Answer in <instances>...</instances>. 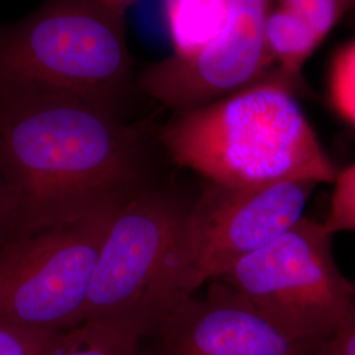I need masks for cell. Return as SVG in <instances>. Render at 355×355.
I'll return each instance as SVG.
<instances>
[{
  "label": "cell",
  "instance_id": "ba28073f",
  "mask_svg": "<svg viewBox=\"0 0 355 355\" xmlns=\"http://www.w3.org/2000/svg\"><path fill=\"white\" fill-rule=\"evenodd\" d=\"M315 187L316 184L306 182L252 187L208 183L187 209L183 279L186 297L303 218Z\"/></svg>",
  "mask_w": 355,
  "mask_h": 355
},
{
  "label": "cell",
  "instance_id": "9a60e30c",
  "mask_svg": "<svg viewBox=\"0 0 355 355\" xmlns=\"http://www.w3.org/2000/svg\"><path fill=\"white\" fill-rule=\"evenodd\" d=\"M57 334L0 322V355H44Z\"/></svg>",
  "mask_w": 355,
  "mask_h": 355
},
{
  "label": "cell",
  "instance_id": "ac0fdd59",
  "mask_svg": "<svg viewBox=\"0 0 355 355\" xmlns=\"http://www.w3.org/2000/svg\"><path fill=\"white\" fill-rule=\"evenodd\" d=\"M105 4L108 7H111L116 12L121 13V15H125L128 8L135 4L136 1L139 0H104Z\"/></svg>",
  "mask_w": 355,
  "mask_h": 355
},
{
  "label": "cell",
  "instance_id": "6da1fadb",
  "mask_svg": "<svg viewBox=\"0 0 355 355\" xmlns=\"http://www.w3.org/2000/svg\"><path fill=\"white\" fill-rule=\"evenodd\" d=\"M149 158L145 133L120 112L55 91L0 89L8 240L119 208L144 191Z\"/></svg>",
  "mask_w": 355,
  "mask_h": 355
},
{
  "label": "cell",
  "instance_id": "e0dca14e",
  "mask_svg": "<svg viewBox=\"0 0 355 355\" xmlns=\"http://www.w3.org/2000/svg\"><path fill=\"white\" fill-rule=\"evenodd\" d=\"M10 236V217H8V204L6 198L4 184L0 175V243L7 241Z\"/></svg>",
  "mask_w": 355,
  "mask_h": 355
},
{
  "label": "cell",
  "instance_id": "8fae6325",
  "mask_svg": "<svg viewBox=\"0 0 355 355\" xmlns=\"http://www.w3.org/2000/svg\"><path fill=\"white\" fill-rule=\"evenodd\" d=\"M141 338L125 325L89 320L58 333L44 355H140Z\"/></svg>",
  "mask_w": 355,
  "mask_h": 355
},
{
  "label": "cell",
  "instance_id": "30bf717a",
  "mask_svg": "<svg viewBox=\"0 0 355 355\" xmlns=\"http://www.w3.org/2000/svg\"><path fill=\"white\" fill-rule=\"evenodd\" d=\"M263 36L270 64H277V76L293 87L321 38L299 15L282 4L267 13Z\"/></svg>",
  "mask_w": 355,
  "mask_h": 355
},
{
  "label": "cell",
  "instance_id": "d6986e66",
  "mask_svg": "<svg viewBox=\"0 0 355 355\" xmlns=\"http://www.w3.org/2000/svg\"><path fill=\"white\" fill-rule=\"evenodd\" d=\"M354 284H355V283H354Z\"/></svg>",
  "mask_w": 355,
  "mask_h": 355
},
{
  "label": "cell",
  "instance_id": "277c9868",
  "mask_svg": "<svg viewBox=\"0 0 355 355\" xmlns=\"http://www.w3.org/2000/svg\"><path fill=\"white\" fill-rule=\"evenodd\" d=\"M270 0H165L173 51L137 76V89L174 114L265 78Z\"/></svg>",
  "mask_w": 355,
  "mask_h": 355
},
{
  "label": "cell",
  "instance_id": "5bb4252c",
  "mask_svg": "<svg viewBox=\"0 0 355 355\" xmlns=\"http://www.w3.org/2000/svg\"><path fill=\"white\" fill-rule=\"evenodd\" d=\"M333 183L329 214L324 223L333 234L355 232V164L338 171Z\"/></svg>",
  "mask_w": 355,
  "mask_h": 355
},
{
  "label": "cell",
  "instance_id": "5b68a950",
  "mask_svg": "<svg viewBox=\"0 0 355 355\" xmlns=\"http://www.w3.org/2000/svg\"><path fill=\"white\" fill-rule=\"evenodd\" d=\"M187 209L162 192L141 191L112 217L89 283L83 322L110 321L155 331L186 297Z\"/></svg>",
  "mask_w": 355,
  "mask_h": 355
},
{
  "label": "cell",
  "instance_id": "9c48e42d",
  "mask_svg": "<svg viewBox=\"0 0 355 355\" xmlns=\"http://www.w3.org/2000/svg\"><path fill=\"white\" fill-rule=\"evenodd\" d=\"M161 355H311L318 343L292 333L220 282L182 299L155 330Z\"/></svg>",
  "mask_w": 355,
  "mask_h": 355
},
{
  "label": "cell",
  "instance_id": "7a4b0ae2",
  "mask_svg": "<svg viewBox=\"0 0 355 355\" xmlns=\"http://www.w3.org/2000/svg\"><path fill=\"white\" fill-rule=\"evenodd\" d=\"M158 144L180 167L228 187L333 183L337 167L278 76L174 116Z\"/></svg>",
  "mask_w": 355,
  "mask_h": 355
},
{
  "label": "cell",
  "instance_id": "7c38bea8",
  "mask_svg": "<svg viewBox=\"0 0 355 355\" xmlns=\"http://www.w3.org/2000/svg\"><path fill=\"white\" fill-rule=\"evenodd\" d=\"M329 89L334 108L355 125V41L337 53L330 70Z\"/></svg>",
  "mask_w": 355,
  "mask_h": 355
},
{
  "label": "cell",
  "instance_id": "4fadbf2b",
  "mask_svg": "<svg viewBox=\"0 0 355 355\" xmlns=\"http://www.w3.org/2000/svg\"><path fill=\"white\" fill-rule=\"evenodd\" d=\"M280 4L305 20L321 41L345 15L355 10V0H280Z\"/></svg>",
  "mask_w": 355,
  "mask_h": 355
},
{
  "label": "cell",
  "instance_id": "52a82bcc",
  "mask_svg": "<svg viewBox=\"0 0 355 355\" xmlns=\"http://www.w3.org/2000/svg\"><path fill=\"white\" fill-rule=\"evenodd\" d=\"M116 209L1 242L0 322L54 333L82 324Z\"/></svg>",
  "mask_w": 355,
  "mask_h": 355
},
{
  "label": "cell",
  "instance_id": "8992f818",
  "mask_svg": "<svg viewBox=\"0 0 355 355\" xmlns=\"http://www.w3.org/2000/svg\"><path fill=\"white\" fill-rule=\"evenodd\" d=\"M333 237L325 223L304 216L214 282L286 329L320 343L343 324L355 302L354 283L333 258Z\"/></svg>",
  "mask_w": 355,
  "mask_h": 355
},
{
  "label": "cell",
  "instance_id": "3957f363",
  "mask_svg": "<svg viewBox=\"0 0 355 355\" xmlns=\"http://www.w3.org/2000/svg\"><path fill=\"white\" fill-rule=\"evenodd\" d=\"M124 16L104 0H42L0 24V89L62 92L121 114L137 87Z\"/></svg>",
  "mask_w": 355,
  "mask_h": 355
},
{
  "label": "cell",
  "instance_id": "2e32d148",
  "mask_svg": "<svg viewBox=\"0 0 355 355\" xmlns=\"http://www.w3.org/2000/svg\"><path fill=\"white\" fill-rule=\"evenodd\" d=\"M311 355H355V302L343 324L320 341Z\"/></svg>",
  "mask_w": 355,
  "mask_h": 355
}]
</instances>
